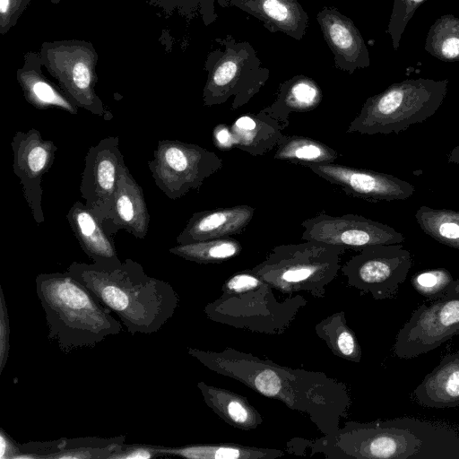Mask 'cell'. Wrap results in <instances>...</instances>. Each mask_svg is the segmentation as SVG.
Masks as SVG:
<instances>
[{
	"label": "cell",
	"mask_w": 459,
	"mask_h": 459,
	"mask_svg": "<svg viewBox=\"0 0 459 459\" xmlns=\"http://www.w3.org/2000/svg\"><path fill=\"white\" fill-rule=\"evenodd\" d=\"M221 7H237L261 21L271 32L281 31L300 40L308 16L298 0H218Z\"/></svg>",
	"instance_id": "obj_20"
},
{
	"label": "cell",
	"mask_w": 459,
	"mask_h": 459,
	"mask_svg": "<svg viewBox=\"0 0 459 459\" xmlns=\"http://www.w3.org/2000/svg\"><path fill=\"white\" fill-rule=\"evenodd\" d=\"M316 19L338 69L351 74L357 69L369 66V53L365 41L350 18L334 7L325 6Z\"/></svg>",
	"instance_id": "obj_17"
},
{
	"label": "cell",
	"mask_w": 459,
	"mask_h": 459,
	"mask_svg": "<svg viewBox=\"0 0 459 459\" xmlns=\"http://www.w3.org/2000/svg\"><path fill=\"white\" fill-rule=\"evenodd\" d=\"M126 168L117 136L101 139L85 155L80 193L86 206L103 222L109 216Z\"/></svg>",
	"instance_id": "obj_14"
},
{
	"label": "cell",
	"mask_w": 459,
	"mask_h": 459,
	"mask_svg": "<svg viewBox=\"0 0 459 459\" xmlns=\"http://www.w3.org/2000/svg\"><path fill=\"white\" fill-rule=\"evenodd\" d=\"M411 264V253L402 244L374 245L359 251L341 272L350 287L383 300L397 294Z\"/></svg>",
	"instance_id": "obj_11"
},
{
	"label": "cell",
	"mask_w": 459,
	"mask_h": 459,
	"mask_svg": "<svg viewBox=\"0 0 459 459\" xmlns=\"http://www.w3.org/2000/svg\"><path fill=\"white\" fill-rule=\"evenodd\" d=\"M10 323L7 306L3 289L0 288V373L3 371L9 357Z\"/></svg>",
	"instance_id": "obj_37"
},
{
	"label": "cell",
	"mask_w": 459,
	"mask_h": 459,
	"mask_svg": "<svg viewBox=\"0 0 459 459\" xmlns=\"http://www.w3.org/2000/svg\"><path fill=\"white\" fill-rule=\"evenodd\" d=\"M447 162L459 164V144L456 145L447 155Z\"/></svg>",
	"instance_id": "obj_44"
},
{
	"label": "cell",
	"mask_w": 459,
	"mask_h": 459,
	"mask_svg": "<svg viewBox=\"0 0 459 459\" xmlns=\"http://www.w3.org/2000/svg\"><path fill=\"white\" fill-rule=\"evenodd\" d=\"M413 396L424 407L459 406V351L444 356L415 388Z\"/></svg>",
	"instance_id": "obj_24"
},
{
	"label": "cell",
	"mask_w": 459,
	"mask_h": 459,
	"mask_svg": "<svg viewBox=\"0 0 459 459\" xmlns=\"http://www.w3.org/2000/svg\"><path fill=\"white\" fill-rule=\"evenodd\" d=\"M148 167L155 185L169 199L177 200L198 190L220 170L222 160L214 152L178 140L158 141Z\"/></svg>",
	"instance_id": "obj_10"
},
{
	"label": "cell",
	"mask_w": 459,
	"mask_h": 459,
	"mask_svg": "<svg viewBox=\"0 0 459 459\" xmlns=\"http://www.w3.org/2000/svg\"><path fill=\"white\" fill-rule=\"evenodd\" d=\"M13 24L16 25L18 20L23 13V12L29 6L30 0H13Z\"/></svg>",
	"instance_id": "obj_42"
},
{
	"label": "cell",
	"mask_w": 459,
	"mask_h": 459,
	"mask_svg": "<svg viewBox=\"0 0 459 459\" xmlns=\"http://www.w3.org/2000/svg\"><path fill=\"white\" fill-rule=\"evenodd\" d=\"M340 153L330 146L307 136L283 135L273 158L307 167L310 164L333 162Z\"/></svg>",
	"instance_id": "obj_30"
},
{
	"label": "cell",
	"mask_w": 459,
	"mask_h": 459,
	"mask_svg": "<svg viewBox=\"0 0 459 459\" xmlns=\"http://www.w3.org/2000/svg\"><path fill=\"white\" fill-rule=\"evenodd\" d=\"M220 47L211 51L204 63L208 73L203 91L204 106H214L234 97L231 109L247 104L269 78L254 48L228 36L217 39Z\"/></svg>",
	"instance_id": "obj_8"
},
{
	"label": "cell",
	"mask_w": 459,
	"mask_h": 459,
	"mask_svg": "<svg viewBox=\"0 0 459 459\" xmlns=\"http://www.w3.org/2000/svg\"><path fill=\"white\" fill-rule=\"evenodd\" d=\"M187 353L210 370L307 414L323 435L338 429L348 416V386L324 372L279 365L231 347L221 351L188 347Z\"/></svg>",
	"instance_id": "obj_1"
},
{
	"label": "cell",
	"mask_w": 459,
	"mask_h": 459,
	"mask_svg": "<svg viewBox=\"0 0 459 459\" xmlns=\"http://www.w3.org/2000/svg\"><path fill=\"white\" fill-rule=\"evenodd\" d=\"M66 219L82 249L94 263L121 261L113 237L106 230L103 221L85 204L76 201L67 212Z\"/></svg>",
	"instance_id": "obj_23"
},
{
	"label": "cell",
	"mask_w": 459,
	"mask_h": 459,
	"mask_svg": "<svg viewBox=\"0 0 459 459\" xmlns=\"http://www.w3.org/2000/svg\"><path fill=\"white\" fill-rule=\"evenodd\" d=\"M212 140L215 146L221 151L236 148L232 130L228 125H217L212 130Z\"/></svg>",
	"instance_id": "obj_39"
},
{
	"label": "cell",
	"mask_w": 459,
	"mask_h": 459,
	"mask_svg": "<svg viewBox=\"0 0 459 459\" xmlns=\"http://www.w3.org/2000/svg\"><path fill=\"white\" fill-rule=\"evenodd\" d=\"M315 332L335 356L351 362H360L362 350L355 333L348 325L343 311L319 321Z\"/></svg>",
	"instance_id": "obj_29"
},
{
	"label": "cell",
	"mask_w": 459,
	"mask_h": 459,
	"mask_svg": "<svg viewBox=\"0 0 459 459\" xmlns=\"http://www.w3.org/2000/svg\"><path fill=\"white\" fill-rule=\"evenodd\" d=\"M421 304L400 329L394 345L400 359L427 353L459 335V297Z\"/></svg>",
	"instance_id": "obj_12"
},
{
	"label": "cell",
	"mask_w": 459,
	"mask_h": 459,
	"mask_svg": "<svg viewBox=\"0 0 459 459\" xmlns=\"http://www.w3.org/2000/svg\"><path fill=\"white\" fill-rule=\"evenodd\" d=\"M215 2L218 0H150L148 4L160 10L166 17L177 14L186 21L199 17L209 26L218 18Z\"/></svg>",
	"instance_id": "obj_34"
},
{
	"label": "cell",
	"mask_w": 459,
	"mask_h": 459,
	"mask_svg": "<svg viewBox=\"0 0 459 459\" xmlns=\"http://www.w3.org/2000/svg\"><path fill=\"white\" fill-rule=\"evenodd\" d=\"M39 51H28L23 65L16 71V80L26 101L37 109L56 108L77 115L79 108L43 74Z\"/></svg>",
	"instance_id": "obj_22"
},
{
	"label": "cell",
	"mask_w": 459,
	"mask_h": 459,
	"mask_svg": "<svg viewBox=\"0 0 459 459\" xmlns=\"http://www.w3.org/2000/svg\"><path fill=\"white\" fill-rule=\"evenodd\" d=\"M448 80L406 79L366 100L347 133L399 134L433 116L447 92Z\"/></svg>",
	"instance_id": "obj_5"
},
{
	"label": "cell",
	"mask_w": 459,
	"mask_h": 459,
	"mask_svg": "<svg viewBox=\"0 0 459 459\" xmlns=\"http://www.w3.org/2000/svg\"><path fill=\"white\" fill-rule=\"evenodd\" d=\"M161 456L160 446L133 444L126 445L112 454L108 459H151Z\"/></svg>",
	"instance_id": "obj_38"
},
{
	"label": "cell",
	"mask_w": 459,
	"mask_h": 459,
	"mask_svg": "<svg viewBox=\"0 0 459 459\" xmlns=\"http://www.w3.org/2000/svg\"><path fill=\"white\" fill-rule=\"evenodd\" d=\"M300 441L311 455L327 459H407L421 446L411 431L386 421H348L320 437Z\"/></svg>",
	"instance_id": "obj_7"
},
{
	"label": "cell",
	"mask_w": 459,
	"mask_h": 459,
	"mask_svg": "<svg viewBox=\"0 0 459 459\" xmlns=\"http://www.w3.org/2000/svg\"><path fill=\"white\" fill-rule=\"evenodd\" d=\"M236 148L259 156L277 147L285 127L263 109L238 117L230 126Z\"/></svg>",
	"instance_id": "obj_26"
},
{
	"label": "cell",
	"mask_w": 459,
	"mask_h": 459,
	"mask_svg": "<svg viewBox=\"0 0 459 459\" xmlns=\"http://www.w3.org/2000/svg\"><path fill=\"white\" fill-rule=\"evenodd\" d=\"M150 220L143 190L126 167L120 177L109 216L103 225L111 237L125 230L143 239L148 233Z\"/></svg>",
	"instance_id": "obj_19"
},
{
	"label": "cell",
	"mask_w": 459,
	"mask_h": 459,
	"mask_svg": "<svg viewBox=\"0 0 459 459\" xmlns=\"http://www.w3.org/2000/svg\"><path fill=\"white\" fill-rule=\"evenodd\" d=\"M50 3L54 4H57L61 2V0H49Z\"/></svg>",
	"instance_id": "obj_45"
},
{
	"label": "cell",
	"mask_w": 459,
	"mask_h": 459,
	"mask_svg": "<svg viewBox=\"0 0 459 459\" xmlns=\"http://www.w3.org/2000/svg\"><path fill=\"white\" fill-rule=\"evenodd\" d=\"M0 440V458L16 459L21 453L20 445L16 444L2 429Z\"/></svg>",
	"instance_id": "obj_41"
},
{
	"label": "cell",
	"mask_w": 459,
	"mask_h": 459,
	"mask_svg": "<svg viewBox=\"0 0 459 459\" xmlns=\"http://www.w3.org/2000/svg\"><path fill=\"white\" fill-rule=\"evenodd\" d=\"M424 49L445 62H459V17L444 14L430 26Z\"/></svg>",
	"instance_id": "obj_33"
},
{
	"label": "cell",
	"mask_w": 459,
	"mask_h": 459,
	"mask_svg": "<svg viewBox=\"0 0 459 459\" xmlns=\"http://www.w3.org/2000/svg\"><path fill=\"white\" fill-rule=\"evenodd\" d=\"M307 303L300 294L278 300L273 288L247 269L230 276L221 296L209 302L204 312L210 320L236 329L279 335L290 327Z\"/></svg>",
	"instance_id": "obj_4"
},
{
	"label": "cell",
	"mask_w": 459,
	"mask_h": 459,
	"mask_svg": "<svg viewBox=\"0 0 459 459\" xmlns=\"http://www.w3.org/2000/svg\"><path fill=\"white\" fill-rule=\"evenodd\" d=\"M66 271L115 313L132 334L158 332L178 307L173 287L147 275L131 258L110 264L73 262Z\"/></svg>",
	"instance_id": "obj_2"
},
{
	"label": "cell",
	"mask_w": 459,
	"mask_h": 459,
	"mask_svg": "<svg viewBox=\"0 0 459 459\" xmlns=\"http://www.w3.org/2000/svg\"><path fill=\"white\" fill-rule=\"evenodd\" d=\"M342 247L307 241L274 247L251 270L284 294L306 291L323 298L325 289L341 270Z\"/></svg>",
	"instance_id": "obj_6"
},
{
	"label": "cell",
	"mask_w": 459,
	"mask_h": 459,
	"mask_svg": "<svg viewBox=\"0 0 459 459\" xmlns=\"http://www.w3.org/2000/svg\"><path fill=\"white\" fill-rule=\"evenodd\" d=\"M160 454L161 456L189 459H276L284 455V452L280 449L236 443L193 444L178 447L160 446Z\"/></svg>",
	"instance_id": "obj_28"
},
{
	"label": "cell",
	"mask_w": 459,
	"mask_h": 459,
	"mask_svg": "<svg viewBox=\"0 0 459 459\" xmlns=\"http://www.w3.org/2000/svg\"><path fill=\"white\" fill-rule=\"evenodd\" d=\"M255 209L247 204L195 212L178 235V244L232 237L241 234Z\"/></svg>",
	"instance_id": "obj_18"
},
{
	"label": "cell",
	"mask_w": 459,
	"mask_h": 459,
	"mask_svg": "<svg viewBox=\"0 0 459 459\" xmlns=\"http://www.w3.org/2000/svg\"><path fill=\"white\" fill-rule=\"evenodd\" d=\"M206 405L224 422L241 430H254L264 422L262 414L249 401L230 390L197 383Z\"/></svg>",
	"instance_id": "obj_25"
},
{
	"label": "cell",
	"mask_w": 459,
	"mask_h": 459,
	"mask_svg": "<svg viewBox=\"0 0 459 459\" xmlns=\"http://www.w3.org/2000/svg\"><path fill=\"white\" fill-rule=\"evenodd\" d=\"M426 0H394L386 32L392 39L393 48H399L404 30L416 10Z\"/></svg>",
	"instance_id": "obj_36"
},
{
	"label": "cell",
	"mask_w": 459,
	"mask_h": 459,
	"mask_svg": "<svg viewBox=\"0 0 459 459\" xmlns=\"http://www.w3.org/2000/svg\"><path fill=\"white\" fill-rule=\"evenodd\" d=\"M415 220L424 233L449 247L459 249V211L420 206Z\"/></svg>",
	"instance_id": "obj_32"
},
{
	"label": "cell",
	"mask_w": 459,
	"mask_h": 459,
	"mask_svg": "<svg viewBox=\"0 0 459 459\" xmlns=\"http://www.w3.org/2000/svg\"><path fill=\"white\" fill-rule=\"evenodd\" d=\"M39 53L43 65L62 91L79 108L108 121L111 110L96 93L98 53L90 41H45Z\"/></svg>",
	"instance_id": "obj_9"
},
{
	"label": "cell",
	"mask_w": 459,
	"mask_h": 459,
	"mask_svg": "<svg viewBox=\"0 0 459 459\" xmlns=\"http://www.w3.org/2000/svg\"><path fill=\"white\" fill-rule=\"evenodd\" d=\"M125 444V437L61 438L48 442H30L20 445L17 459L53 458L86 459L109 456Z\"/></svg>",
	"instance_id": "obj_21"
},
{
	"label": "cell",
	"mask_w": 459,
	"mask_h": 459,
	"mask_svg": "<svg viewBox=\"0 0 459 459\" xmlns=\"http://www.w3.org/2000/svg\"><path fill=\"white\" fill-rule=\"evenodd\" d=\"M11 147L13 170L20 179L23 196L34 221L41 224L45 221L42 179L52 168L57 147L53 141L44 139L35 128L27 132L17 131Z\"/></svg>",
	"instance_id": "obj_15"
},
{
	"label": "cell",
	"mask_w": 459,
	"mask_h": 459,
	"mask_svg": "<svg viewBox=\"0 0 459 459\" xmlns=\"http://www.w3.org/2000/svg\"><path fill=\"white\" fill-rule=\"evenodd\" d=\"M453 281L451 273L445 268L420 271L411 279L413 289L429 300L437 299Z\"/></svg>",
	"instance_id": "obj_35"
},
{
	"label": "cell",
	"mask_w": 459,
	"mask_h": 459,
	"mask_svg": "<svg viewBox=\"0 0 459 459\" xmlns=\"http://www.w3.org/2000/svg\"><path fill=\"white\" fill-rule=\"evenodd\" d=\"M35 281L48 339L63 352L94 347L123 331L113 312L67 271L39 273Z\"/></svg>",
	"instance_id": "obj_3"
},
{
	"label": "cell",
	"mask_w": 459,
	"mask_h": 459,
	"mask_svg": "<svg viewBox=\"0 0 459 459\" xmlns=\"http://www.w3.org/2000/svg\"><path fill=\"white\" fill-rule=\"evenodd\" d=\"M307 168L346 195L370 202L405 200L415 192L411 183L370 169L334 162L310 164Z\"/></svg>",
	"instance_id": "obj_16"
},
{
	"label": "cell",
	"mask_w": 459,
	"mask_h": 459,
	"mask_svg": "<svg viewBox=\"0 0 459 459\" xmlns=\"http://www.w3.org/2000/svg\"><path fill=\"white\" fill-rule=\"evenodd\" d=\"M321 88L311 78L296 75L280 84L275 100L263 110L285 128L293 112H308L319 106Z\"/></svg>",
	"instance_id": "obj_27"
},
{
	"label": "cell",
	"mask_w": 459,
	"mask_h": 459,
	"mask_svg": "<svg viewBox=\"0 0 459 459\" xmlns=\"http://www.w3.org/2000/svg\"><path fill=\"white\" fill-rule=\"evenodd\" d=\"M301 238L326 245L360 251L374 245L402 244L403 233L389 225L361 215L348 213L332 216L319 212L301 222Z\"/></svg>",
	"instance_id": "obj_13"
},
{
	"label": "cell",
	"mask_w": 459,
	"mask_h": 459,
	"mask_svg": "<svg viewBox=\"0 0 459 459\" xmlns=\"http://www.w3.org/2000/svg\"><path fill=\"white\" fill-rule=\"evenodd\" d=\"M13 1L0 0V34L5 35L13 27Z\"/></svg>",
	"instance_id": "obj_40"
},
{
	"label": "cell",
	"mask_w": 459,
	"mask_h": 459,
	"mask_svg": "<svg viewBox=\"0 0 459 459\" xmlns=\"http://www.w3.org/2000/svg\"><path fill=\"white\" fill-rule=\"evenodd\" d=\"M459 297V279L454 280V281L444 290L438 297V299H448Z\"/></svg>",
	"instance_id": "obj_43"
},
{
	"label": "cell",
	"mask_w": 459,
	"mask_h": 459,
	"mask_svg": "<svg viewBox=\"0 0 459 459\" xmlns=\"http://www.w3.org/2000/svg\"><path fill=\"white\" fill-rule=\"evenodd\" d=\"M169 251L172 255L197 264H220L238 256L242 251V246L237 239L227 237L178 244Z\"/></svg>",
	"instance_id": "obj_31"
}]
</instances>
